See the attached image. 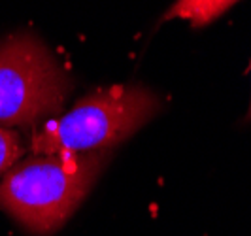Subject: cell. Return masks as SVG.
<instances>
[{
    "label": "cell",
    "instance_id": "3957f363",
    "mask_svg": "<svg viewBox=\"0 0 251 236\" xmlns=\"http://www.w3.org/2000/svg\"><path fill=\"white\" fill-rule=\"evenodd\" d=\"M70 78L36 36L15 34L0 44V125H38L63 112Z\"/></svg>",
    "mask_w": 251,
    "mask_h": 236
},
{
    "label": "cell",
    "instance_id": "6da1fadb",
    "mask_svg": "<svg viewBox=\"0 0 251 236\" xmlns=\"http://www.w3.org/2000/svg\"><path fill=\"white\" fill-rule=\"evenodd\" d=\"M106 161L108 149L17 161L2 176L0 208L32 235H53L85 200Z\"/></svg>",
    "mask_w": 251,
    "mask_h": 236
},
{
    "label": "cell",
    "instance_id": "8992f818",
    "mask_svg": "<svg viewBox=\"0 0 251 236\" xmlns=\"http://www.w3.org/2000/svg\"><path fill=\"white\" fill-rule=\"evenodd\" d=\"M250 117H251V108H250Z\"/></svg>",
    "mask_w": 251,
    "mask_h": 236
},
{
    "label": "cell",
    "instance_id": "7a4b0ae2",
    "mask_svg": "<svg viewBox=\"0 0 251 236\" xmlns=\"http://www.w3.org/2000/svg\"><path fill=\"white\" fill-rule=\"evenodd\" d=\"M161 110V99L142 85H113L77 100L61 117L38 125L30 136L34 155L110 149L132 136Z\"/></svg>",
    "mask_w": 251,
    "mask_h": 236
},
{
    "label": "cell",
    "instance_id": "277c9868",
    "mask_svg": "<svg viewBox=\"0 0 251 236\" xmlns=\"http://www.w3.org/2000/svg\"><path fill=\"white\" fill-rule=\"evenodd\" d=\"M238 0H177L164 13V19H187L195 28L210 25L221 13H225Z\"/></svg>",
    "mask_w": 251,
    "mask_h": 236
},
{
    "label": "cell",
    "instance_id": "5b68a950",
    "mask_svg": "<svg viewBox=\"0 0 251 236\" xmlns=\"http://www.w3.org/2000/svg\"><path fill=\"white\" fill-rule=\"evenodd\" d=\"M23 144L17 132L10 131L8 127L0 125V176H4L15 162L19 161V157L23 155Z\"/></svg>",
    "mask_w": 251,
    "mask_h": 236
}]
</instances>
